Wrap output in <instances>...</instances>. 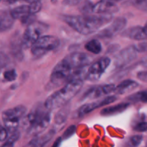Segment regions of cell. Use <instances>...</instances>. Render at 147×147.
<instances>
[{
  "label": "cell",
  "mask_w": 147,
  "mask_h": 147,
  "mask_svg": "<svg viewBox=\"0 0 147 147\" xmlns=\"http://www.w3.org/2000/svg\"><path fill=\"white\" fill-rule=\"evenodd\" d=\"M139 86L137 82L133 80H125L121 82L115 88L114 92L119 95H123L129 91L134 90Z\"/></svg>",
  "instance_id": "ac0fdd59"
},
{
  "label": "cell",
  "mask_w": 147,
  "mask_h": 147,
  "mask_svg": "<svg viewBox=\"0 0 147 147\" xmlns=\"http://www.w3.org/2000/svg\"><path fill=\"white\" fill-rule=\"evenodd\" d=\"M137 78L144 82H146L147 79V73L146 71H142L138 73Z\"/></svg>",
  "instance_id": "e575fe53"
},
{
  "label": "cell",
  "mask_w": 147,
  "mask_h": 147,
  "mask_svg": "<svg viewBox=\"0 0 147 147\" xmlns=\"http://www.w3.org/2000/svg\"><path fill=\"white\" fill-rule=\"evenodd\" d=\"M93 4L89 0H85L81 3L80 6V9L83 15H88L92 14V9H93Z\"/></svg>",
  "instance_id": "cb8c5ba5"
},
{
  "label": "cell",
  "mask_w": 147,
  "mask_h": 147,
  "mask_svg": "<svg viewBox=\"0 0 147 147\" xmlns=\"http://www.w3.org/2000/svg\"><path fill=\"white\" fill-rule=\"evenodd\" d=\"M129 103H136V102H142V103H146L147 102V92L146 90H142L139 91L137 93H133L131 96H128L127 98Z\"/></svg>",
  "instance_id": "7402d4cb"
},
{
  "label": "cell",
  "mask_w": 147,
  "mask_h": 147,
  "mask_svg": "<svg viewBox=\"0 0 147 147\" xmlns=\"http://www.w3.org/2000/svg\"><path fill=\"white\" fill-rule=\"evenodd\" d=\"M115 88H116V86L113 84H106L91 88L83 95L82 99L83 100L94 99L102 97V96H107L112 92H114Z\"/></svg>",
  "instance_id": "5bb4252c"
},
{
  "label": "cell",
  "mask_w": 147,
  "mask_h": 147,
  "mask_svg": "<svg viewBox=\"0 0 147 147\" xmlns=\"http://www.w3.org/2000/svg\"><path fill=\"white\" fill-rule=\"evenodd\" d=\"M50 120L51 111L47 110L44 104L38 103L24 117L23 124L29 134L37 136L48 127Z\"/></svg>",
  "instance_id": "7a4b0ae2"
},
{
  "label": "cell",
  "mask_w": 147,
  "mask_h": 147,
  "mask_svg": "<svg viewBox=\"0 0 147 147\" xmlns=\"http://www.w3.org/2000/svg\"><path fill=\"white\" fill-rule=\"evenodd\" d=\"M9 14L13 20H20L23 24H29L34 22L33 18L34 15L31 14L29 5H26V4L18 6L12 9Z\"/></svg>",
  "instance_id": "4fadbf2b"
},
{
  "label": "cell",
  "mask_w": 147,
  "mask_h": 147,
  "mask_svg": "<svg viewBox=\"0 0 147 147\" xmlns=\"http://www.w3.org/2000/svg\"><path fill=\"white\" fill-rule=\"evenodd\" d=\"M9 62V58L6 53L0 52V73L4 67L8 65Z\"/></svg>",
  "instance_id": "f1b7e54d"
},
{
  "label": "cell",
  "mask_w": 147,
  "mask_h": 147,
  "mask_svg": "<svg viewBox=\"0 0 147 147\" xmlns=\"http://www.w3.org/2000/svg\"><path fill=\"white\" fill-rule=\"evenodd\" d=\"M24 1H27V2H28L29 4H32V3L36 2V1H41V0H24Z\"/></svg>",
  "instance_id": "8d00e7d4"
},
{
  "label": "cell",
  "mask_w": 147,
  "mask_h": 147,
  "mask_svg": "<svg viewBox=\"0 0 147 147\" xmlns=\"http://www.w3.org/2000/svg\"><path fill=\"white\" fill-rule=\"evenodd\" d=\"M11 48L13 55L20 60L22 57V50L23 49L22 45V37H20L17 34L14 35V38L12 39L11 41Z\"/></svg>",
  "instance_id": "ffe728a7"
},
{
  "label": "cell",
  "mask_w": 147,
  "mask_h": 147,
  "mask_svg": "<svg viewBox=\"0 0 147 147\" xmlns=\"http://www.w3.org/2000/svg\"><path fill=\"white\" fill-rule=\"evenodd\" d=\"M137 53L134 45L126 47L120 51V53L116 56L115 58L114 63L116 68H121L131 63L136 58Z\"/></svg>",
  "instance_id": "7c38bea8"
},
{
  "label": "cell",
  "mask_w": 147,
  "mask_h": 147,
  "mask_svg": "<svg viewBox=\"0 0 147 147\" xmlns=\"http://www.w3.org/2000/svg\"><path fill=\"white\" fill-rule=\"evenodd\" d=\"M24 147H43L40 144V139L38 136H36L34 139H32Z\"/></svg>",
  "instance_id": "1f68e13d"
},
{
  "label": "cell",
  "mask_w": 147,
  "mask_h": 147,
  "mask_svg": "<svg viewBox=\"0 0 147 147\" xmlns=\"http://www.w3.org/2000/svg\"><path fill=\"white\" fill-rule=\"evenodd\" d=\"M63 20L75 31L83 35L96 32L100 27L111 21L112 14L64 15Z\"/></svg>",
  "instance_id": "6da1fadb"
},
{
  "label": "cell",
  "mask_w": 147,
  "mask_h": 147,
  "mask_svg": "<svg viewBox=\"0 0 147 147\" xmlns=\"http://www.w3.org/2000/svg\"><path fill=\"white\" fill-rule=\"evenodd\" d=\"M27 108L23 105H18L3 112L2 120L4 128L9 133H13L17 130L20 121L25 116Z\"/></svg>",
  "instance_id": "5b68a950"
},
{
  "label": "cell",
  "mask_w": 147,
  "mask_h": 147,
  "mask_svg": "<svg viewBox=\"0 0 147 147\" xmlns=\"http://www.w3.org/2000/svg\"><path fill=\"white\" fill-rule=\"evenodd\" d=\"M110 1H113V2H116V1H121V0H110Z\"/></svg>",
  "instance_id": "74e56055"
},
{
  "label": "cell",
  "mask_w": 147,
  "mask_h": 147,
  "mask_svg": "<svg viewBox=\"0 0 147 147\" xmlns=\"http://www.w3.org/2000/svg\"><path fill=\"white\" fill-rule=\"evenodd\" d=\"M119 11L116 3L110 0H100L93 4L92 13L94 14H112Z\"/></svg>",
  "instance_id": "9a60e30c"
},
{
  "label": "cell",
  "mask_w": 147,
  "mask_h": 147,
  "mask_svg": "<svg viewBox=\"0 0 147 147\" xmlns=\"http://www.w3.org/2000/svg\"><path fill=\"white\" fill-rule=\"evenodd\" d=\"M116 99H117V98L115 96H107V97L101 99V100H96V101L93 102V103L83 104L76 112V117H83V116H86L88 113H91L92 111L98 109V108L103 107V106H107V105L111 104V103H113L114 101H116Z\"/></svg>",
  "instance_id": "8fae6325"
},
{
  "label": "cell",
  "mask_w": 147,
  "mask_h": 147,
  "mask_svg": "<svg viewBox=\"0 0 147 147\" xmlns=\"http://www.w3.org/2000/svg\"><path fill=\"white\" fill-rule=\"evenodd\" d=\"M59 45L60 40L55 36H42L31 47V53L35 57H41L57 48Z\"/></svg>",
  "instance_id": "52a82bcc"
},
{
  "label": "cell",
  "mask_w": 147,
  "mask_h": 147,
  "mask_svg": "<svg viewBox=\"0 0 147 147\" xmlns=\"http://www.w3.org/2000/svg\"><path fill=\"white\" fill-rule=\"evenodd\" d=\"M70 106L67 104L62 106V109H60L56 113L55 116V123L57 125L63 124L67 120L68 115L70 113Z\"/></svg>",
  "instance_id": "d6986e66"
},
{
  "label": "cell",
  "mask_w": 147,
  "mask_h": 147,
  "mask_svg": "<svg viewBox=\"0 0 147 147\" xmlns=\"http://www.w3.org/2000/svg\"><path fill=\"white\" fill-rule=\"evenodd\" d=\"M49 29L47 24L41 22H33L27 25L22 36V45L23 49L31 48L34 43L42 37V34Z\"/></svg>",
  "instance_id": "277c9868"
},
{
  "label": "cell",
  "mask_w": 147,
  "mask_h": 147,
  "mask_svg": "<svg viewBox=\"0 0 147 147\" xmlns=\"http://www.w3.org/2000/svg\"><path fill=\"white\" fill-rule=\"evenodd\" d=\"M111 63V60L109 57H103L92 63L88 67L86 79L92 82L98 80L110 66Z\"/></svg>",
  "instance_id": "ba28073f"
},
{
  "label": "cell",
  "mask_w": 147,
  "mask_h": 147,
  "mask_svg": "<svg viewBox=\"0 0 147 147\" xmlns=\"http://www.w3.org/2000/svg\"><path fill=\"white\" fill-rule=\"evenodd\" d=\"M76 130V127L74 125H71V126H69L67 129V130L64 132L63 136H62V139H69L70 137H71L73 134H75Z\"/></svg>",
  "instance_id": "f546056e"
},
{
  "label": "cell",
  "mask_w": 147,
  "mask_h": 147,
  "mask_svg": "<svg viewBox=\"0 0 147 147\" xmlns=\"http://www.w3.org/2000/svg\"><path fill=\"white\" fill-rule=\"evenodd\" d=\"M147 32H146V24L144 27L142 26H136L132 27L128 30H125L122 33V36L132 39L134 40H145L146 39Z\"/></svg>",
  "instance_id": "2e32d148"
},
{
  "label": "cell",
  "mask_w": 147,
  "mask_h": 147,
  "mask_svg": "<svg viewBox=\"0 0 147 147\" xmlns=\"http://www.w3.org/2000/svg\"><path fill=\"white\" fill-rule=\"evenodd\" d=\"M62 140H63V139H62L61 137L57 138V139H56L55 142L54 144L53 145V146L52 147H59L60 146V144H61V142H62Z\"/></svg>",
  "instance_id": "d590c367"
},
{
  "label": "cell",
  "mask_w": 147,
  "mask_h": 147,
  "mask_svg": "<svg viewBox=\"0 0 147 147\" xmlns=\"http://www.w3.org/2000/svg\"><path fill=\"white\" fill-rule=\"evenodd\" d=\"M73 71L63 60H60L52 71L50 80L47 85V89L52 90L63 84H66L70 80Z\"/></svg>",
  "instance_id": "8992f818"
},
{
  "label": "cell",
  "mask_w": 147,
  "mask_h": 147,
  "mask_svg": "<svg viewBox=\"0 0 147 147\" xmlns=\"http://www.w3.org/2000/svg\"><path fill=\"white\" fill-rule=\"evenodd\" d=\"M129 106H130L129 103H121L119 104L105 108L100 111V114L103 116H111L119 114L126 111Z\"/></svg>",
  "instance_id": "e0dca14e"
},
{
  "label": "cell",
  "mask_w": 147,
  "mask_h": 147,
  "mask_svg": "<svg viewBox=\"0 0 147 147\" xmlns=\"http://www.w3.org/2000/svg\"><path fill=\"white\" fill-rule=\"evenodd\" d=\"M9 132L3 126H0V142H4L8 138Z\"/></svg>",
  "instance_id": "836d02e7"
},
{
  "label": "cell",
  "mask_w": 147,
  "mask_h": 147,
  "mask_svg": "<svg viewBox=\"0 0 147 147\" xmlns=\"http://www.w3.org/2000/svg\"><path fill=\"white\" fill-rule=\"evenodd\" d=\"M134 47L135 50H136L137 53H140V52L144 53L146 51V42L145 41L138 45H134Z\"/></svg>",
  "instance_id": "d6a6232c"
},
{
  "label": "cell",
  "mask_w": 147,
  "mask_h": 147,
  "mask_svg": "<svg viewBox=\"0 0 147 147\" xmlns=\"http://www.w3.org/2000/svg\"><path fill=\"white\" fill-rule=\"evenodd\" d=\"M126 23L127 21L126 18L122 17H117L106 28L99 31L97 36L101 38H112L124 30Z\"/></svg>",
  "instance_id": "30bf717a"
},
{
  "label": "cell",
  "mask_w": 147,
  "mask_h": 147,
  "mask_svg": "<svg viewBox=\"0 0 147 147\" xmlns=\"http://www.w3.org/2000/svg\"><path fill=\"white\" fill-rule=\"evenodd\" d=\"M131 4L134 6L139 9L144 11H146L147 9V0H131Z\"/></svg>",
  "instance_id": "484cf974"
},
{
  "label": "cell",
  "mask_w": 147,
  "mask_h": 147,
  "mask_svg": "<svg viewBox=\"0 0 147 147\" xmlns=\"http://www.w3.org/2000/svg\"><path fill=\"white\" fill-rule=\"evenodd\" d=\"M85 48L86 50L93 53V54L98 55L101 53L103 47H102L101 43L98 40L93 39V40H90L86 43V45H85Z\"/></svg>",
  "instance_id": "44dd1931"
},
{
  "label": "cell",
  "mask_w": 147,
  "mask_h": 147,
  "mask_svg": "<svg viewBox=\"0 0 147 147\" xmlns=\"http://www.w3.org/2000/svg\"><path fill=\"white\" fill-rule=\"evenodd\" d=\"M3 78L4 80L7 82H12L17 79V73L15 69H9L6 71L4 72L3 73Z\"/></svg>",
  "instance_id": "d4e9b609"
},
{
  "label": "cell",
  "mask_w": 147,
  "mask_h": 147,
  "mask_svg": "<svg viewBox=\"0 0 147 147\" xmlns=\"http://www.w3.org/2000/svg\"><path fill=\"white\" fill-rule=\"evenodd\" d=\"M92 58L89 55L85 53H73L66 55L63 61L72 70L88 67L91 63Z\"/></svg>",
  "instance_id": "9c48e42d"
},
{
  "label": "cell",
  "mask_w": 147,
  "mask_h": 147,
  "mask_svg": "<svg viewBox=\"0 0 147 147\" xmlns=\"http://www.w3.org/2000/svg\"><path fill=\"white\" fill-rule=\"evenodd\" d=\"M13 20L10 14L0 16V32H4L10 29L13 24Z\"/></svg>",
  "instance_id": "603a6c76"
},
{
  "label": "cell",
  "mask_w": 147,
  "mask_h": 147,
  "mask_svg": "<svg viewBox=\"0 0 147 147\" xmlns=\"http://www.w3.org/2000/svg\"><path fill=\"white\" fill-rule=\"evenodd\" d=\"M142 141H143V136L142 135L132 136L129 140V146L130 147H137L141 144Z\"/></svg>",
  "instance_id": "4316f807"
},
{
  "label": "cell",
  "mask_w": 147,
  "mask_h": 147,
  "mask_svg": "<svg viewBox=\"0 0 147 147\" xmlns=\"http://www.w3.org/2000/svg\"><path fill=\"white\" fill-rule=\"evenodd\" d=\"M1 1V0H0V1Z\"/></svg>",
  "instance_id": "f35d334b"
},
{
  "label": "cell",
  "mask_w": 147,
  "mask_h": 147,
  "mask_svg": "<svg viewBox=\"0 0 147 147\" xmlns=\"http://www.w3.org/2000/svg\"><path fill=\"white\" fill-rule=\"evenodd\" d=\"M29 7H30V13H31V14L34 15V14L38 13L39 11L41 10L42 9L41 1H36V2L30 4H29Z\"/></svg>",
  "instance_id": "83f0119b"
},
{
  "label": "cell",
  "mask_w": 147,
  "mask_h": 147,
  "mask_svg": "<svg viewBox=\"0 0 147 147\" xmlns=\"http://www.w3.org/2000/svg\"><path fill=\"white\" fill-rule=\"evenodd\" d=\"M83 81L80 80H70L61 89L50 95L44 103L47 110L53 111L67 104L78 93L83 86Z\"/></svg>",
  "instance_id": "3957f363"
},
{
  "label": "cell",
  "mask_w": 147,
  "mask_h": 147,
  "mask_svg": "<svg viewBox=\"0 0 147 147\" xmlns=\"http://www.w3.org/2000/svg\"><path fill=\"white\" fill-rule=\"evenodd\" d=\"M147 129V123L145 121L139 122L134 126V130L138 132H146Z\"/></svg>",
  "instance_id": "4dcf8cb0"
}]
</instances>
